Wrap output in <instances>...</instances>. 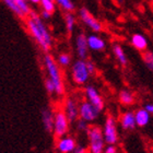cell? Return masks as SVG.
I'll use <instances>...</instances> for the list:
<instances>
[{"instance_id":"cell-1","label":"cell","mask_w":153,"mask_h":153,"mask_svg":"<svg viewBox=\"0 0 153 153\" xmlns=\"http://www.w3.org/2000/svg\"><path fill=\"white\" fill-rule=\"evenodd\" d=\"M24 24L27 33L41 48V51H44L45 54L49 53L53 48L54 41L46 23L41 18L39 13L32 11L31 14L24 20Z\"/></svg>"},{"instance_id":"cell-2","label":"cell","mask_w":153,"mask_h":153,"mask_svg":"<svg viewBox=\"0 0 153 153\" xmlns=\"http://www.w3.org/2000/svg\"><path fill=\"white\" fill-rule=\"evenodd\" d=\"M43 67L46 72V78L51 80L55 89L54 95L57 97H62L66 94V83L62 74V68L58 65L57 60L49 53L45 54L43 58Z\"/></svg>"},{"instance_id":"cell-3","label":"cell","mask_w":153,"mask_h":153,"mask_svg":"<svg viewBox=\"0 0 153 153\" xmlns=\"http://www.w3.org/2000/svg\"><path fill=\"white\" fill-rule=\"evenodd\" d=\"M86 59H76L70 66V79L76 86H84L88 84L90 78H91Z\"/></svg>"},{"instance_id":"cell-4","label":"cell","mask_w":153,"mask_h":153,"mask_svg":"<svg viewBox=\"0 0 153 153\" xmlns=\"http://www.w3.org/2000/svg\"><path fill=\"white\" fill-rule=\"evenodd\" d=\"M88 137V150L89 153H103L106 148V142L103 136L102 128L95 125L90 126L85 132Z\"/></svg>"},{"instance_id":"cell-5","label":"cell","mask_w":153,"mask_h":153,"mask_svg":"<svg viewBox=\"0 0 153 153\" xmlns=\"http://www.w3.org/2000/svg\"><path fill=\"white\" fill-rule=\"evenodd\" d=\"M70 121L62 111L61 106L55 108L54 116V126H53V134L56 138L64 137L66 134H69L70 131Z\"/></svg>"},{"instance_id":"cell-6","label":"cell","mask_w":153,"mask_h":153,"mask_svg":"<svg viewBox=\"0 0 153 153\" xmlns=\"http://www.w3.org/2000/svg\"><path fill=\"white\" fill-rule=\"evenodd\" d=\"M103 136L106 144H117L119 140L117 128V119L113 115H107L102 127Z\"/></svg>"},{"instance_id":"cell-7","label":"cell","mask_w":153,"mask_h":153,"mask_svg":"<svg viewBox=\"0 0 153 153\" xmlns=\"http://www.w3.org/2000/svg\"><path fill=\"white\" fill-rule=\"evenodd\" d=\"M101 111L96 108L95 106L91 104L89 101L86 100H81L79 104V118L85 120L89 124L95 123L100 117Z\"/></svg>"},{"instance_id":"cell-8","label":"cell","mask_w":153,"mask_h":153,"mask_svg":"<svg viewBox=\"0 0 153 153\" xmlns=\"http://www.w3.org/2000/svg\"><path fill=\"white\" fill-rule=\"evenodd\" d=\"M83 99L89 101L91 104H93L101 112H103L104 108H105V101L103 99V96L101 95V93L97 90V88L95 85H93V84H86V85H84Z\"/></svg>"},{"instance_id":"cell-9","label":"cell","mask_w":153,"mask_h":153,"mask_svg":"<svg viewBox=\"0 0 153 153\" xmlns=\"http://www.w3.org/2000/svg\"><path fill=\"white\" fill-rule=\"evenodd\" d=\"M81 100L72 95L67 96L61 104V108L65 112L70 123H76L79 119V104Z\"/></svg>"},{"instance_id":"cell-10","label":"cell","mask_w":153,"mask_h":153,"mask_svg":"<svg viewBox=\"0 0 153 153\" xmlns=\"http://www.w3.org/2000/svg\"><path fill=\"white\" fill-rule=\"evenodd\" d=\"M78 16H79V19L81 20V22L86 27H89L92 32L100 33L103 31V24L93 16L92 13L90 12L89 10L86 9L85 7H81L78 10Z\"/></svg>"},{"instance_id":"cell-11","label":"cell","mask_w":153,"mask_h":153,"mask_svg":"<svg viewBox=\"0 0 153 153\" xmlns=\"http://www.w3.org/2000/svg\"><path fill=\"white\" fill-rule=\"evenodd\" d=\"M55 147H56L58 153H72L78 147V142L74 136L66 134L64 137L56 139Z\"/></svg>"},{"instance_id":"cell-12","label":"cell","mask_w":153,"mask_h":153,"mask_svg":"<svg viewBox=\"0 0 153 153\" xmlns=\"http://www.w3.org/2000/svg\"><path fill=\"white\" fill-rule=\"evenodd\" d=\"M88 36L83 33H79L76 37V53L79 59H86L89 56Z\"/></svg>"},{"instance_id":"cell-13","label":"cell","mask_w":153,"mask_h":153,"mask_svg":"<svg viewBox=\"0 0 153 153\" xmlns=\"http://www.w3.org/2000/svg\"><path fill=\"white\" fill-rule=\"evenodd\" d=\"M118 121H119L121 129L125 131H132L137 127L134 112H132V111H126V112H124L119 116Z\"/></svg>"},{"instance_id":"cell-14","label":"cell","mask_w":153,"mask_h":153,"mask_svg":"<svg viewBox=\"0 0 153 153\" xmlns=\"http://www.w3.org/2000/svg\"><path fill=\"white\" fill-rule=\"evenodd\" d=\"M88 46L89 49L92 51H103L106 48V42L103 37H101L97 34H91L88 35Z\"/></svg>"},{"instance_id":"cell-15","label":"cell","mask_w":153,"mask_h":153,"mask_svg":"<svg viewBox=\"0 0 153 153\" xmlns=\"http://www.w3.org/2000/svg\"><path fill=\"white\" fill-rule=\"evenodd\" d=\"M55 109L51 107H44L42 109V123L45 130L53 134V126H54Z\"/></svg>"},{"instance_id":"cell-16","label":"cell","mask_w":153,"mask_h":153,"mask_svg":"<svg viewBox=\"0 0 153 153\" xmlns=\"http://www.w3.org/2000/svg\"><path fill=\"white\" fill-rule=\"evenodd\" d=\"M134 117H136L137 127H140V128L147 127L151 121V114L148 112L144 107L138 108L137 111L134 112Z\"/></svg>"},{"instance_id":"cell-17","label":"cell","mask_w":153,"mask_h":153,"mask_svg":"<svg viewBox=\"0 0 153 153\" xmlns=\"http://www.w3.org/2000/svg\"><path fill=\"white\" fill-rule=\"evenodd\" d=\"M130 43L137 51H146L148 48V39L143 34L140 33H134V35L131 36Z\"/></svg>"},{"instance_id":"cell-18","label":"cell","mask_w":153,"mask_h":153,"mask_svg":"<svg viewBox=\"0 0 153 153\" xmlns=\"http://www.w3.org/2000/svg\"><path fill=\"white\" fill-rule=\"evenodd\" d=\"M113 54H114L115 58H116V60L118 61V64L125 67V66H127L128 65V58H127V55L125 53L124 48L121 47V45L119 44H114L113 45Z\"/></svg>"},{"instance_id":"cell-19","label":"cell","mask_w":153,"mask_h":153,"mask_svg":"<svg viewBox=\"0 0 153 153\" xmlns=\"http://www.w3.org/2000/svg\"><path fill=\"white\" fill-rule=\"evenodd\" d=\"M118 100H119V103L124 106H131L134 104V101H136V97H134V93L129 91L127 89L121 90L119 94H118Z\"/></svg>"},{"instance_id":"cell-20","label":"cell","mask_w":153,"mask_h":153,"mask_svg":"<svg viewBox=\"0 0 153 153\" xmlns=\"http://www.w3.org/2000/svg\"><path fill=\"white\" fill-rule=\"evenodd\" d=\"M76 24V18L74 14V12H66V14H65V25H66V30L69 34H71L74 31Z\"/></svg>"},{"instance_id":"cell-21","label":"cell","mask_w":153,"mask_h":153,"mask_svg":"<svg viewBox=\"0 0 153 153\" xmlns=\"http://www.w3.org/2000/svg\"><path fill=\"white\" fill-rule=\"evenodd\" d=\"M56 60H57L58 65H59L62 69L70 67L71 64H72L71 55L68 54V53H60V54L57 56V59H56Z\"/></svg>"},{"instance_id":"cell-22","label":"cell","mask_w":153,"mask_h":153,"mask_svg":"<svg viewBox=\"0 0 153 153\" xmlns=\"http://www.w3.org/2000/svg\"><path fill=\"white\" fill-rule=\"evenodd\" d=\"M13 1H14V2L16 3V6L20 8L21 12H22L23 16H24V20H25L33 11L29 1H27V0H13Z\"/></svg>"},{"instance_id":"cell-23","label":"cell","mask_w":153,"mask_h":153,"mask_svg":"<svg viewBox=\"0 0 153 153\" xmlns=\"http://www.w3.org/2000/svg\"><path fill=\"white\" fill-rule=\"evenodd\" d=\"M55 2L65 12H74L76 10V4L72 0H55Z\"/></svg>"},{"instance_id":"cell-24","label":"cell","mask_w":153,"mask_h":153,"mask_svg":"<svg viewBox=\"0 0 153 153\" xmlns=\"http://www.w3.org/2000/svg\"><path fill=\"white\" fill-rule=\"evenodd\" d=\"M1 1H2V2L4 3V6L8 7V9H9L12 13H14L18 18L24 20V16H23V13L21 12L20 8L16 6V3L14 2L13 0H1Z\"/></svg>"},{"instance_id":"cell-25","label":"cell","mask_w":153,"mask_h":153,"mask_svg":"<svg viewBox=\"0 0 153 153\" xmlns=\"http://www.w3.org/2000/svg\"><path fill=\"white\" fill-rule=\"evenodd\" d=\"M56 6L57 4L55 2V0H42L41 3H39V7H41L42 10L51 13H54L56 11Z\"/></svg>"},{"instance_id":"cell-26","label":"cell","mask_w":153,"mask_h":153,"mask_svg":"<svg viewBox=\"0 0 153 153\" xmlns=\"http://www.w3.org/2000/svg\"><path fill=\"white\" fill-rule=\"evenodd\" d=\"M142 59H143V62H144V65L147 66L148 69L153 72V53L152 51H143Z\"/></svg>"},{"instance_id":"cell-27","label":"cell","mask_w":153,"mask_h":153,"mask_svg":"<svg viewBox=\"0 0 153 153\" xmlns=\"http://www.w3.org/2000/svg\"><path fill=\"white\" fill-rule=\"evenodd\" d=\"M74 125H76V130L78 131V132H84V134L88 131V129H89V127H90L89 123H86L85 120L80 119V118L74 123Z\"/></svg>"},{"instance_id":"cell-28","label":"cell","mask_w":153,"mask_h":153,"mask_svg":"<svg viewBox=\"0 0 153 153\" xmlns=\"http://www.w3.org/2000/svg\"><path fill=\"white\" fill-rule=\"evenodd\" d=\"M44 85H45V90H46V92H47L49 95H54L55 89H54V85H53V83L51 82V80L47 79V78H45Z\"/></svg>"},{"instance_id":"cell-29","label":"cell","mask_w":153,"mask_h":153,"mask_svg":"<svg viewBox=\"0 0 153 153\" xmlns=\"http://www.w3.org/2000/svg\"><path fill=\"white\" fill-rule=\"evenodd\" d=\"M103 153H119L116 144H107Z\"/></svg>"},{"instance_id":"cell-30","label":"cell","mask_w":153,"mask_h":153,"mask_svg":"<svg viewBox=\"0 0 153 153\" xmlns=\"http://www.w3.org/2000/svg\"><path fill=\"white\" fill-rule=\"evenodd\" d=\"M86 65H88V69H89L91 76L95 74V72H96V66H95V64H94L92 60H86Z\"/></svg>"},{"instance_id":"cell-31","label":"cell","mask_w":153,"mask_h":153,"mask_svg":"<svg viewBox=\"0 0 153 153\" xmlns=\"http://www.w3.org/2000/svg\"><path fill=\"white\" fill-rule=\"evenodd\" d=\"M72 153H89V150H88V147H85V146L78 144V147L76 148V150Z\"/></svg>"},{"instance_id":"cell-32","label":"cell","mask_w":153,"mask_h":153,"mask_svg":"<svg viewBox=\"0 0 153 153\" xmlns=\"http://www.w3.org/2000/svg\"><path fill=\"white\" fill-rule=\"evenodd\" d=\"M39 16H41V18L44 21H46V20H49L51 18V16H53V13L51 12H47V11H44V10H42L41 13H39Z\"/></svg>"},{"instance_id":"cell-33","label":"cell","mask_w":153,"mask_h":153,"mask_svg":"<svg viewBox=\"0 0 153 153\" xmlns=\"http://www.w3.org/2000/svg\"><path fill=\"white\" fill-rule=\"evenodd\" d=\"M144 108L147 109L148 112L150 113L151 115H153V102L147 103V104H146V105H144Z\"/></svg>"},{"instance_id":"cell-34","label":"cell","mask_w":153,"mask_h":153,"mask_svg":"<svg viewBox=\"0 0 153 153\" xmlns=\"http://www.w3.org/2000/svg\"><path fill=\"white\" fill-rule=\"evenodd\" d=\"M29 1L30 4H33V6H39V3H41L42 0H27Z\"/></svg>"},{"instance_id":"cell-35","label":"cell","mask_w":153,"mask_h":153,"mask_svg":"<svg viewBox=\"0 0 153 153\" xmlns=\"http://www.w3.org/2000/svg\"><path fill=\"white\" fill-rule=\"evenodd\" d=\"M151 6L153 7V0H151Z\"/></svg>"}]
</instances>
